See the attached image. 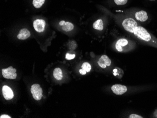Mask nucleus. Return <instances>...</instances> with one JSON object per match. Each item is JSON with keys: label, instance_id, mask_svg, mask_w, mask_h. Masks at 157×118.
<instances>
[{"label": "nucleus", "instance_id": "obj_9", "mask_svg": "<svg viewBox=\"0 0 157 118\" xmlns=\"http://www.w3.org/2000/svg\"><path fill=\"white\" fill-rule=\"evenodd\" d=\"M135 18L137 20L141 22H145L148 18V16L146 12L144 10H141L135 13Z\"/></svg>", "mask_w": 157, "mask_h": 118}, {"label": "nucleus", "instance_id": "obj_20", "mask_svg": "<svg viewBox=\"0 0 157 118\" xmlns=\"http://www.w3.org/2000/svg\"><path fill=\"white\" fill-rule=\"evenodd\" d=\"M97 64H98L99 66H100L101 68H103V69H105L106 67V66H106V64L99 60L97 62Z\"/></svg>", "mask_w": 157, "mask_h": 118}, {"label": "nucleus", "instance_id": "obj_23", "mask_svg": "<svg viewBox=\"0 0 157 118\" xmlns=\"http://www.w3.org/2000/svg\"><path fill=\"white\" fill-rule=\"evenodd\" d=\"M65 23H66V22H65L64 20H62L60 22H59V24L60 26H63Z\"/></svg>", "mask_w": 157, "mask_h": 118}, {"label": "nucleus", "instance_id": "obj_18", "mask_svg": "<svg viewBox=\"0 0 157 118\" xmlns=\"http://www.w3.org/2000/svg\"><path fill=\"white\" fill-rule=\"evenodd\" d=\"M75 58V55L74 54H69V53H67V54H66V59L68 60H72V59H74Z\"/></svg>", "mask_w": 157, "mask_h": 118}, {"label": "nucleus", "instance_id": "obj_15", "mask_svg": "<svg viewBox=\"0 0 157 118\" xmlns=\"http://www.w3.org/2000/svg\"><path fill=\"white\" fill-rule=\"evenodd\" d=\"M45 0H33L32 4L35 8L39 9L44 4Z\"/></svg>", "mask_w": 157, "mask_h": 118}, {"label": "nucleus", "instance_id": "obj_2", "mask_svg": "<svg viewBox=\"0 0 157 118\" xmlns=\"http://www.w3.org/2000/svg\"><path fill=\"white\" fill-rule=\"evenodd\" d=\"M134 34L138 38L145 41H150L151 40V35L142 26H137L134 30Z\"/></svg>", "mask_w": 157, "mask_h": 118}, {"label": "nucleus", "instance_id": "obj_19", "mask_svg": "<svg viewBox=\"0 0 157 118\" xmlns=\"http://www.w3.org/2000/svg\"><path fill=\"white\" fill-rule=\"evenodd\" d=\"M129 118H143L141 116L136 114H132L129 116Z\"/></svg>", "mask_w": 157, "mask_h": 118}, {"label": "nucleus", "instance_id": "obj_4", "mask_svg": "<svg viewBox=\"0 0 157 118\" xmlns=\"http://www.w3.org/2000/svg\"><path fill=\"white\" fill-rule=\"evenodd\" d=\"M31 92L32 94V97L37 101L41 100L43 96V90L38 84H34L31 88Z\"/></svg>", "mask_w": 157, "mask_h": 118}, {"label": "nucleus", "instance_id": "obj_3", "mask_svg": "<svg viewBox=\"0 0 157 118\" xmlns=\"http://www.w3.org/2000/svg\"><path fill=\"white\" fill-rule=\"evenodd\" d=\"M122 26L124 29L130 33H134V30L137 26V23L133 18H126L122 22Z\"/></svg>", "mask_w": 157, "mask_h": 118}, {"label": "nucleus", "instance_id": "obj_10", "mask_svg": "<svg viewBox=\"0 0 157 118\" xmlns=\"http://www.w3.org/2000/svg\"><path fill=\"white\" fill-rule=\"evenodd\" d=\"M31 36V33L28 30L23 28L20 30L19 34L17 35V38L19 40H25Z\"/></svg>", "mask_w": 157, "mask_h": 118}, {"label": "nucleus", "instance_id": "obj_21", "mask_svg": "<svg viewBox=\"0 0 157 118\" xmlns=\"http://www.w3.org/2000/svg\"><path fill=\"white\" fill-rule=\"evenodd\" d=\"M79 72H80V74L81 75H85L87 73L86 71H85V70L83 69L82 68L80 69Z\"/></svg>", "mask_w": 157, "mask_h": 118}, {"label": "nucleus", "instance_id": "obj_6", "mask_svg": "<svg viewBox=\"0 0 157 118\" xmlns=\"http://www.w3.org/2000/svg\"><path fill=\"white\" fill-rule=\"evenodd\" d=\"M111 90L114 94L116 95H122L126 92L128 89L126 86L119 84H116L112 86Z\"/></svg>", "mask_w": 157, "mask_h": 118}, {"label": "nucleus", "instance_id": "obj_11", "mask_svg": "<svg viewBox=\"0 0 157 118\" xmlns=\"http://www.w3.org/2000/svg\"><path fill=\"white\" fill-rule=\"evenodd\" d=\"M53 76L56 80L58 81L62 80L63 77L62 70L59 68H55L53 71Z\"/></svg>", "mask_w": 157, "mask_h": 118}, {"label": "nucleus", "instance_id": "obj_24", "mask_svg": "<svg viewBox=\"0 0 157 118\" xmlns=\"http://www.w3.org/2000/svg\"><path fill=\"white\" fill-rule=\"evenodd\" d=\"M150 1H155V0H150Z\"/></svg>", "mask_w": 157, "mask_h": 118}, {"label": "nucleus", "instance_id": "obj_14", "mask_svg": "<svg viewBox=\"0 0 157 118\" xmlns=\"http://www.w3.org/2000/svg\"><path fill=\"white\" fill-rule=\"evenodd\" d=\"M62 28L64 31L66 32H69L74 29V25L71 22H66L63 26Z\"/></svg>", "mask_w": 157, "mask_h": 118}, {"label": "nucleus", "instance_id": "obj_1", "mask_svg": "<svg viewBox=\"0 0 157 118\" xmlns=\"http://www.w3.org/2000/svg\"><path fill=\"white\" fill-rule=\"evenodd\" d=\"M133 45L131 41L125 38L118 39L115 44V49L120 52H128L131 50Z\"/></svg>", "mask_w": 157, "mask_h": 118}, {"label": "nucleus", "instance_id": "obj_5", "mask_svg": "<svg viewBox=\"0 0 157 118\" xmlns=\"http://www.w3.org/2000/svg\"><path fill=\"white\" fill-rule=\"evenodd\" d=\"M17 70L12 66L2 69V75L7 79H15L17 78Z\"/></svg>", "mask_w": 157, "mask_h": 118}, {"label": "nucleus", "instance_id": "obj_22", "mask_svg": "<svg viewBox=\"0 0 157 118\" xmlns=\"http://www.w3.org/2000/svg\"><path fill=\"white\" fill-rule=\"evenodd\" d=\"M1 118H11L12 117H10V116L8 115L7 114H3L2 115L0 116Z\"/></svg>", "mask_w": 157, "mask_h": 118}, {"label": "nucleus", "instance_id": "obj_8", "mask_svg": "<svg viewBox=\"0 0 157 118\" xmlns=\"http://www.w3.org/2000/svg\"><path fill=\"white\" fill-rule=\"evenodd\" d=\"M2 92L4 98L7 100H11L14 96L13 91L11 88L6 85L3 86L2 87Z\"/></svg>", "mask_w": 157, "mask_h": 118}, {"label": "nucleus", "instance_id": "obj_7", "mask_svg": "<svg viewBox=\"0 0 157 118\" xmlns=\"http://www.w3.org/2000/svg\"><path fill=\"white\" fill-rule=\"evenodd\" d=\"M45 26L46 23L43 19H36L33 23L34 28L38 33L43 32L45 30Z\"/></svg>", "mask_w": 157, "mask_h": 118}, {"label": "nucleus", "instance_id": "obj_16", "mask_svg": "<svg viewBox=\"0 0 157 118\" xmlns=\"http://www.w3.org/2000/svg\"><path fill=\"white\" fill-rule=\"evenodd\" d=\"M81 68L85 70L87 73H89L91 69V66L89 63H88V62H85L82 64Z\"/></svg>", "mask_w": 157, "mask_h": 118}, {"label": "nucleus", "instance_id": "obj_17", "mask_svg": "<svg viewBox=\"0 0 157 118\" xmlns=\"http://www.w3.org/2000/svg\"><path fill=\"white\" fill-rule=\"evenodd\" d=\"M128 0H114V3L117 5H123L126 4Z\"/></svg>", "mask_w": 157, "mask_h": 118}, {"label": "nucleus", "instance_id": "obj_12", "mask_svg": "<svg viewBox=\"0 0 157 118\" xmlns=\"http://www.w3.org/2000/svg\"><path fill=\"white\" fill-rule=\"evenodd\" d=\"M104 24L102 19H99L95 21L93 24V28L99 31H102L104 29Z\"/></svg>", "mask_w": 157, "mask_h": 118}, {"label": "nucleus", "instance_id": "obj_13", "mask_svg": "<svg viewBox=\"0 0 157 118\" xmlns=\"http://www.w3.org/2000/svg\"><path fill=\"white\" fill-rule=\"evenodd\" d=\"M99 61L106 64L107 66H111L112 64L111 59L106 55H103L99 58Z\"/></svg>", "mask_w": 157, "mask_h": 118}]
</instances>
